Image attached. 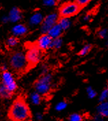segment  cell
I'll use <instances>...</instances> for the list:
<instances>
[{"label": "cell", "instance_id": "1", "mask_svg": "<svg viewBox=\"0 0 108 121\" xmlns=\"http://www.w3.org/2000/svg\"><path fill=\"white\" fill-rule=\"evenodd\" d=\"M30 116L29 107L22 99H17L13 103L9 111V116L13 121H26Z\"/></svg>", "mask_w": 108, "mask_h": 121}, {"label": "cell", "instance_id": "2", "mask_svg": "<svg viewBox=\"0 0 108 121\" xmlns=\"http://www.w3.org/2000/svg\"><path fill=\"white\" fill-rule=\"evenodd\" d=\"M10 64L13 70L17 72H23L29 67L26 54L21 51H15L12 53Z\"/></svg>", "mask_w": 108, "mask_h": 121}, {"label": "cell", "instance_id": "3", "mask_svg": "<svg viewBox=\"0 0 108 121\" xmlns=\"http://www.w3.org/2000/svg\"><path fill=\"white\" fill-rule=\"evenodd\" d=\"M52 86V76L49 73H45L40 77L35 83V89L40 95L48 94Z\"/></svg>", "mask_w": 108, "mask_h": 121}, {"label": "cell", "instance_id": "4", "mask_svg": "<svg viewBox=\"0 0 108 121\" xmlns=\"http://www.w3.org/2000/svg\"><path fill=\"white\" fill-rule=\"evenodd\" d=\"M26 57L29 67H31L35 66L40 62L42 57V53L36 45L28 46L26 51Z\"/></svg>", "mask_w": 108, "mask_h": 121}, {"label": "cell", "instance_id": "5", "mask_svg": "<svg viewBox=\"0 0 108 121\" xmlns=\"http://www.w3.org/2000/svg\"><path fill=\"white\" fill-rule=\"evenodd\" d=\"M81 7L75 1L66 2L64 4L60 9V14L62 17H71L79 13Z\"/></svg>", "mask_w": 108, "mask_h": 121}, {"label": "cell", "instance_id": "6", "mask_svg": "<svg viewBox=\"0 0 108 121\" xmlns=\"http://www.w3.org/2000/svg\"><path fill=\"white\" fill-rule=\"evenodd\" d=\"M2 86H4L11 93L14 92L17 88V85L15 82V79L13 77V74L8 70L3 71L1 75Z\"/></svg>", "mask_w": 108, "mask_h": 121}, {"label": "cell", "instance_id": "7", "mask_svg": "<svg viewBox=\"0 0 108 121\" xmlns=\"http://www.w3.org/2000/svg\"><path fill=\"white\" fill-rule=\"evenodd\" d=\"M58 21V15L56 13H51L46 16L40 26V31L43 34H47L49 30L54 25H56Z\"/></svg>", "mask_w": 108, "mask_h": 121}, {"label": "cell", "instance_id": "8", "mask_svg": "<svg viewBox=\"0 0 108 121\" xmlns=\"http://www.w3.org/2000/svg\"><path fill=\"white\" fill-rule=\"evenodd\" d=\"M53 39L47 34H43L41 36H40L36 42V46L40 50H46L49 48H51Z\"/></svg>", "mask_w": 108, "mask_h": 121}, {"label": "cell", "instance_id": "9", "mask_svg": "<svg viewBox=\"0 0 108 121\" xmlns=\"http://www.w3.org/2000/svg\"><path fill=\"white\" fill-rule=\"evenodd\" d=\"M12 32L13 35L16 37H20L26 35L27 32V28L25 25L19 23L14 26L12 29Z\"/></svg>", "mask_w": 108, "mask_h": 121}, {"label": "cell", "instance_id": "10", "mask_svg": "<svg viewBox=\"0 0 108 121\" xmlns=\"http://www.w3.org/2000/svg\"><path fill=\"white\" fill-rule=\"evenodd\" d=\"M21 18H22V14L19 8H13L10 10L8 14L9 21H11L12 23H17L21 19Z\"/></svg>", "mask_w": 108, "mask_h": 121}, {"label": "cell", "instance_id": "11", "mask_svg": "<svg viewBox=\"0 0 108 121\" xmlns=\"http://www.w3.org/2000/svg\"><path fill=\"white\" fill-rule=\"evenodd\" d=\"M44 17L40 13H35L30 17L29 20L30 26L32 27H36L39 25H41Z\"/></svg>", "mask_w": 108, "mask_h": 121}, {"label": "cell", "instance_id": "12", "mask_svg": "<svg viewBox=\"0 0 108 121\" xmlns=\"http://www.w3.org/2000/svg\"><path fill=\"white\" fill-rule=\"evenodd\" d=\"M62 32H63V30L62 29V27L59 26L58 23H56L49 30V32H47V34L52 39H54V38H60V36L62 34Z\"/></svg>", "mask_w": 108, "mask_h": 121}, {"label": "cell", "instance_id": "13", "mask_svg": "<svg viewBox=\"0 0 108 121\" xmlns=\"http://www.w3.org/2000/svg\"><path fill=\"white\" fill-rule=\"evenodd\" d=\"M98 114L101 115L103 117H108V101H103L97 106Z\"/></svg>", "mask_w": 108, "mask_h": 121}, {"label": "cell", "instance_id": "14", "mask_svg": "<svg viewBox=\"0 0 108 121\" xmlns=\"http://www.w3.org/2000/svg\"><path fill=\"white\" fill-rule=\"evenodd\" d=\"M59 26L62 27V29L64 30H66L70 27L71 25V21L68 17H62L60 19L58 20V23Z\"/></svg>", "mask_w": 108, "mask_h": 121}, {"label": "cell", "instance_id": "15", "mask_svg": "<svg viewBox=\"0 0 108 121\" xmlns=\"http://www.w3.org/2000/svg\"><path fill=\"white\" fill-rule=\"evenodd\" d=\"M30 101L32 103V104L34 105H39L40 102H41V96L40 95L36 92H34L32 93V95H30Z\"/></svg>", "mask_w": 108, "mask_h": 121}, {"label": "cell", "instance_id": "16", "mask_svg": "<svg viewBox=\"0 0 108 121\" xmlns=\"http://www.w3.org/2000/svg\"><path fill=\"white\" fill-rule=\"evenodd\" d=\"M19 40L16 36H11L9 38H8L6 41V45L9 47H14L18 44Z\"/></svg>", "mask_w": 108, "mask_h": 121}, {"label": "cell", "instance_id": "17", "mask_svg": "<svg viewBox=\"0 0 108 121\" xmlns=\"http://www.w3.org/2000/svg\"><path fill=\"white\" fill-rule=\"evenodd\" d=\"M11 95L12 93L9 90H8L4 86L1 85L0 86V96H3L4 98L8 99L11 96Z\"/></svg>", "mask_w": 108, "mask_h": 121}, {"label": "cell", "instance_id": "18", "mask_svg": "<svg viewBox=\"0 0 108 121\" xmlns=\"http://www.w3.org/2000/svg\"><path fill=\"white\" fill-rule=\"evenodd\" d=\"M62 45V40L61 38H57L53 39L52 40V45H51V48L54 49H60Z\"/></svg>", "mask_w": 108, "mask_h": 121}, {"label": "cell", "instance_id": "19", "mask_svg": "<svg viewBox=\"0 0 108 121\" xmlns=\"http://www.w3.org/2000/svg\"><path fill=\"white\" fill-rule=\"evenodd\" d=\"M99 101L103 102V101H105L108 100V88H105L101 92V93L99 95Z\"/></svg>", "mask_w": 108, "mask_h": 121}, {"label": "cell", "instance_id": "20", "mask_svg": "<svg viewBox=\"0 0 108 121\" xmlns=\"http://www.w3.org/2000/svg\"><path fill=\"white\" fill-rule=\"evenodd\" d=\"M91 50V45H86L85 46H83L82 49L79 51V55L83 56H86L87 55L90 51Z\"/></svg>", "mask_w": 108, "mask_h": 121}, {"label": "cell", "instance_id": "21", "mask_svg": "<svg viewBox=\"0 0 108 121\" xmlns=\"http://www.w3.org/2000/svg\"><path fill=\"white\" fill-rule=\"evenodd\" d=\"M67 107V103L65 102V101H60L58 103L56 104V110L57 112H61V111H63Z\"/></svg>", "mask_w": 108, "mask_h": 121}, {"label": "cell", "instance_id": "22", "mask_svg": "<svg viewBox=\"0 0 108 121\" xmlns=\"http://www.w3.org/2000/svg\"><path fill=\"white\" fill-rule=\"evenodd\" d=\"M86 92H87L88 96L89 97L90 99H94L96 96V92L92 87H90V86L87 88Z\"/></svg>", "mask_w": 108, "mask_h": 121}, {"label": "cell", "instance_id": "23", "mask_svg": "<svg viewBox=\"0 0 108 121\" xmlns=\"http://www.w3.org/2000/svg\"><path fill=\"white\" fill-rule=\"evenodd\" d=\"M69 121H83L82 116L79 114H73L69 117Z\"/></svg>", "mask_w": 108, "mask_h": 121}, {"label": "cell", "instance_id": "24", "mask_svg": "<svg viewBox=\"0 0 108 121\" xmlns=\"http://www.w3.org/2000/svg\"><path fill=\"white\" fill-rule=\"evenodd\" d=\"M57 0H42L43 5L47 7L54 6L56 4Z\"/></svg>", "mask_w": 108, "mask_h": 121}, {"label": "cell", "instance_id": "25", "mask_svg": "<svg viewBox=\"0 0 108 121\" xmlns=\"http://www.w3.org/2000/svg\"><path fill=\"white\" fill-rule=\"evenodd\" d=\"M92 0H75V2L80 7H83L88 4Z\"/></svg>", "mask_w": 108, "mask_h": 121}, {"label": "cell", "instance_id": "26", "mask_svg": "<svg viewBox=\"0 0 108 121\" xmlns=\"http://www.w3.org/2000/svg\"><path fill=\"white\" fill-rule=\"evenodd\" d=\"M98 34H99V37H101V38H106L108 36V30L107 29L100 30L98 32Z\"/></svg>", "mask_w": 108, "mask_h": 121}, {"label": "cell", "instance_id": "27", "mask_svg": "<svg viewBox=\"0 0 108 121\" xmlns=\"http://www.w3.org/2000/svg\"><path fill=\"white\" fill-rule=\"evenodd\" d=\"M92 121H104V117H103L99 114L96 115L93 118Z\"/></svg>", "mask_w": 108, "mask_h": 121}, {"label": "cell", "instance_id": "28", "mask_svg": "<svg viewBox=\"0 0 108 121\" xmlns=\"http://www.w3.org/2000/svg\"><path fill=\"white\" fill-rule=\"evenodd\" d=\"M90 19H91V15L89 14H86V15L84 16V17H83V20H84L85 21H88Z\"/></svg>", "mask_w": 108, "mask_h": 121}, {"label": "cell", "instance_id": "29", "mask_svg": "<svg viewBox=\"0 0 108 121\" xmlns=\"http://www.w3.org/2000/svg\"><path fill=\"white\" fill-rule=\"evenodd\" d=\"M1 21H2V22H3V23H7V22H8V21H9L8 16H4V17H2V19H1Z\"/></svg>", "mask_w": 108, "mask_h": 121}, {"label": "cell", "instance_id": "30", "mask_svg": "<svg viewBox=\"0 0 108 121\" xmlns=\"http://www.w3.org/2000/svg\"><path fill=\"white\" fill-rule=\"evenodd\" d=\"M36 119L38 120V121H41L43 119V115L41 114H40V113H38L36 116Z\"/></svg>", "mask_w": 108, "mask_h": 121}, {"label": "cell", "instance_id": "31", "mask_svg": "<svg viewBox=\"0 0 108 121\" xmlns=\"http://www.w3.org/2000/svg\"><path fill=\"white\" fill-rule=\"evenodd\" d=\"M57 1H63L64 0H57Z\"/></svg>", "mask_w": 108, "mask_h": 121}, {"label": "cell", "instance_id": "32", "mask_svg": "<svg viewBox=\"0 0 108 121\" xmlns=\"http://www.w3.org/2000/svg\"><path fill=\"white\" fill-rule=\"evenodd\" d=\"M107 45L108 46V42H107Z\"/></svg>", "mask_w": 108, "mask_h": 121}, {"label": "cell", "instance_id": "33", "mask_svg": "<svg viewBox=\"0 0 108 121\" xmlns=\"http://www.w3.org/2000/svg\"></svg>", "mask_w": 108, "mask_h": 121}]
</instances>
